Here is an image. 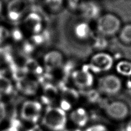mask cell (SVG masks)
Instances as JSON below:
<instances>
[{"instance_id":"obj_23","label":"cell","mask_w":131,"mask_h":131,"mask_svg":"<svg viewBox=\"0 0 131 131\" xmlns=\"http://www.w3.org/2000/svg\"><path fill=\"white\" fill-rule=\"evenodd\" d=\"M86 131H109V130L104 126L101 125H96L89 127Z\"/></svg>"},{"instance_id":"obj_17","label":"cell","mask_w":131,"mask_h":131,"mask_svg":"<svg viewBox=\"0 0 131 131\" xmlns=\"http://www.w3.org/2000/svg\"><path fill=\"white\" fill-rule=\"evenodd\" d=\"M116 70L118 74L125 77L131 75V62L127 60L119 62L116 65Z\"/></svg>"},{"instance_id":"obj_10","label":"cell","mask_w":131,"mask_h":131,"mask_svg":"<svg viewBox=\"0 0 131 131\" xmlns=\"http://www.w3.org/2000/svg\"><path fill=\"white\" fill-rule=\"evenodd\" d=\"M72 79L75 84L82 89L90 87L93 83V77L92 74L85 70L75 71L72 74Z\"/></svg>"},{"instance_id":"obj_9","label":"cell","mask_w":131,"mask_h":131,"mask_svg":"<svg viewBox=\"0 0 131 131\" xmlns=\"http://www.w3.org/2000/svg\"><path fill=\"white\" fill-rule=\"evenodd\" d=\"M63 62V58L61 53L57 51H50L44 56L43 67L48 71H51L61 66Z\"/></svg>"},{"instance_id":"obj_2","label":"cell","mask_w":131,"mask_h":131,"mask_svg":"<svg viewBox=\"0 0 131 131\" xmlns=\"http://www.w3.org/2000/svg\"><path fill=\"white\" fill-rule=\"evenodd\" d=\"M29 5L26 0H10L6 8L7 18L13 23L22 21L28 13Z\"/></svg>"},{"instance_id":"obj_19","label":"cell","mask_w":131,"mask_h":131,"mask_svg":"<svg viewBox=\"0 0 131 131\" xmlns=\"http://www.w3.org/2000/svg\"><path fill=\"white\" fill-rule=\"evenodd\" d=\"M63 0H44V4L48 10L56 12L62 8ZM48 10V11H49Z\"/></svg>"},{"instance_id":"obj_1","label":"cell","mask_w":131,"mask_h":131,"mask_svg":"<svg viewBox=\"0 0 131 131\" xmlns=\"http://www.w3.org/2000/svg\"><path fill=\"white\" fill-rule=\"evenodd\" d=\"M43 123L51 130H63L67 123L65 111L59 107H48L44 115Z\"/></svg>"},{"instance_id":"obj_25","label":"cell","mask_w":131,"mask_h":131,"mask_svg":"<svg viewBox=\"0 0 131 131\" xmlns=\"http://www.w3.org/2000/svg\"><path fill=\"white\" fill-rule=\"evenodd\" d=\"M28 131H43L41 128L39 127V125H35L31 128V129H29Z\"/></svg>"},{"instance_id":"obj_27","label":"cell","mask_w":131,"mask_h":131,"mask_svg":"<svg viewBox=\"0 0 131 131\" xmlns=\"http://www.w3.org/2000/svg\"><path fill=\"white\" fill-rule=\"evenodd\" d=\"M125 131H131V119L126 125Z\"/></svg>"},{"instance_id":"obj_5","label":"cell","mask_w":131,"mask_h":131,"mask_svg":"<svg viewBox=\"0 0 131 131\" xmlns=\"http://www.w3.org/2000/svg\"><path fill=\"white\" fill-rule=\"evenodd\" d=\"M41 109L40 103L35 101H27L23 105L21 116L28 122L36 123L40 116Z\"/></svg>"},{"instance_id":"obj_8","label":"cell","mask_w":131,"mask_h":131,"mask_svg":"<svg viewBox=\"0 0 131 131\" xmlns=\"http://www.w3.org/2000/svg\"><path fill=\"white\" fill-rule=\"evenodd\" d=\"M105 111L110 117L116 120H123L129 113L127 105L120 101L111 102L106 107Z\"/></svg>"},{"instance_id":"obj_29","label":"cell","mask_w":131,"mask_h":131,"mask_svg":"<svg viewBox=\"0 0 131 131\" xmlns=\"http://www.w3.org/2000/svg\"><path fill=\"white\" fill-rule=\"evenodd\" d=\"M64 131H81V130H79V129H71L65 130Z\"/></svg>"},{"instance_id":"obj_21","label":"cell","mask_w":131,"mask_h":131,"mask_svg":"<svg viewBox=\"0 0 131 131\" xmlns=\"http://www.w3.org/2000/svg\"><path fill=\"white\" fill-rule=\"evenodd\" d=\"M10 31L6 28L0 25V46L4 45L5 43L10 38Z\"/></svg>"},{"instance_id":"obj_15","label":"cell","mask_w":131,"mask_h":131,"mask_svg":"<svg viewBox=\"0 0 131 131\" xmlns=\"http://www.w3.org/2000/svg\"><path fill=\"white\" fill-rule=\"evenodd\" d=\"M57 94L58 93L56 88L49 84L44 88L41 97L42 101L45 104H50L55 100Z\"/></svg>"},{"instance_id":"obj_6","label":"cell","mask_w":131,"mask_h":131,"mask_svg":"<svg viewBox=\"0 0 131 131\" xmlns=\"http://www.w3.org/2000/svg\"><path fill=\"white\" fill-rule=\"evenodd\" d=\"M121 87L122 82L120 79L113 74L102 77L99 82L100 90L107 95L117 94L121 89Z\"/></svg>"},{"instance_id":"obj_14","label":"cell","mask_w":131,"mask_h":131,"mask_svg":"<svg viewBox=\"0 0 131 131\" xmlns=\"http://www.w3.org/2000/svg\"><path fill=\"white\" fill-rule=\"evenodd\" d=\"M74 34L77 38L85 40L90 36L92 31L89 25L87 23H80L75 27Z\"/></svg>"},{"instance_id":"obj_26","label":"cell","mask_w":131,"mask_h":131,"mask_svg":"<svg viewBox=\"0 0 131 131\" xmlns=\"http://www.w3.org/2000/svg\"><path fill=\"white\" fill-rule=\"evenodd\" d=\"M4 131H19L17 127H16L15 125H12L11 127H9L8 128H6V129H5Z\"/></svg>"},{"instance_id":"obj_24","label":"cell","mask_w":131,"mask_h":131,"mask_svg":"<svg viewBox=\"0 0 131 131\" xmlns=\"http://www.w3.org/2000/svg\"><path fill=\"white\" fill-rule=\"evenodd\" d=\"M6 108L3 102L0 101V123H1L5 117Z\"/></svg>"},{"instance_id":"obj_12","label":"cell","mask_w":131,"mask_h":131,"mask_svg":"<svg viewBox=\"0 0 131 131\" xmlns=\"http://www.w3.org/2000/svg\"><path fill=\"white\" fill-rule=\"evenodd\" d=\"M70 118L75 124L78 127H82L87 124L89 117L85 109L78 108L71 112L70 114Z\"/></svg>"},{"instance_id":"obj_30","label":"cell","mask_w":131,"mask_h":131,"mask_svg":"<svg viewBox=\"0 0 131 131\" xmlns=\"http://www.w3.org/2000/svg\"><path fill=\"white\" fill-rule=\"evenodd\" d=\"M26 1L28 2L29 3H30L31 2H34V1H35V0H26Z\"/></svg>"},{"instance_id":"obj_4","label":"cell","mask_w":131,"mask_h":131,"mask_svg":"<svg viewBox=\"0 0 131 131\" xmlns=\"http://www.w3.org/2000/svg\"><path fill=\"white\" fill-rule=\"evenodd\" d=\"M21 22L22 31L32 36L40 34L43 29V20L37 13H28Z\"/></svg>"},{"instance_id":"obj_16","label":"cell","mask_w":131,"mask_h":131,"mask_svg":"<svg viewBox=\"0 0 131 131\" xmlns=\"http://www.w3.org/2000/svg\"><path fill=\"white\" fill-rule=\"evenodd\" d=\"M25 70L26 73L32 75H39L42 72L43 67L36 62L28 61L27 63L25 64Z\"/></svg>"},{"instance_id":"obj_18","label":"cell","mask_w":131,"mask_h":131,"mask_svg":"<svg viewBox=\"0 0 131 131\" xmlns=\"http://www.w3.org/2000/svg\"><path fill=\"white\" fill-rule=\"evenodd\" d=\"M13 86L10 81L5 78H0V97L7 95L12 92Z\"/></svg>"},{"instance_id":"obj_11","label":"cell","mask_w":131,"mask_h":131,"mask_svg":"<svg viewBox=\"0 0 131 131\" xmlns=\"http://www.w3.org/2000/svg\"><path fill=\"white\" fill-rule=\"evenodd\" d=\"M79 9L81 11L82 15L89 20L98 18L101 12L99 5L93 1L83 2Z\"/></svg>"},{"instance_id":"obj_28","label":"cell","mask_w":131,"mask_h":131,"mask_svg":"<svg viewBox=\"0 0 131 131\" xmlns=\"http://www.w3.org/2000/svg\"><path fill=\"white\" fill-rule=\"evenodd\" d=\"M4 11V5L2 0H0V15H1Z\"/></svg>"},{"instance_id":"obj_13","label":"cell","mask_w":131,"mask_h":131,"mask_svg":"<svg viewBox=\"0 0 131 131\" xmlns=\"http://www.w3.org/2000/svg\"><path fill=\"white\" fill-rule=\"evenodd\" d=\"M18 89L20 92L28 95L35 94L38 89L37 84L33 80H23V79H21L18 82Z\"/></svg>"},{"instance_id":"obj_3","label":"cell","mask_w":131,"mask_h":131,"mask_svg":"<svg viewBox=\"0 0 131 131\" xmlns=\"http://www.w3.org/2000/svg\"><path fill=\"white\" fill-rule=\"evenodd\" d=\"M121 22L115 15L106 14L101 16L97 20V31L103 36H112L120 29Z\"/></svg>"},{"instance_id":"obj_20","label":"cell","mask_w":131,"mask_h":131,"mask_svg":"<svg viewBox=\"0 0 131 131\" xmlns=\"http://www.w3.org/2000/svg\"><path fill=\"white\" fill-rule=\"evenodd\" d=\"M121 40L126 43H131V24H128L123 27L120 34Z\"/></svg>"},{"instance_id":"obj_7","label":"cell","mask_w":131,"mask_h":131,"mask_svg":"<svg viewBox=\"0 0 131 131\" xmlns=\"http://www.w3.org/2000/svg\"><path fill=\"white\" fill-rule=\"evenodd\" d=\"M113 59L108 53L100 52L93 56L90 60V67L95 72H104L113 66Z\"/></svg>"},{"instance_id":"obj_22","label":"cell","mask_w":131,"mask_h":131,"mask_svg":"<svg viewBox=\"0 0 131 131\" xmlns=\"http://www.w3.org/2000/svg\"><path fill=\"white\" fill-rule=\"evenodd\" d=\"M83 1L82 0H68V4L70 8L71 9H77L80 8Z\"/></svg>"}]
</instances>
